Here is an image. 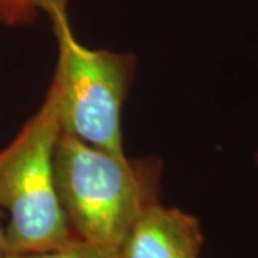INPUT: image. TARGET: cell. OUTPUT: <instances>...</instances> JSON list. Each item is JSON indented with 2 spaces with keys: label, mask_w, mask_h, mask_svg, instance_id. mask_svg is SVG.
<instances>
[{
  "label": "cell",
  "mask_w": 258,
  "mask_h": 258,
  "mask_svg": "<svg viewBox=\"0 0 258 258\" xmlns=\"http://www.w3.org/2000/svg\"><path fill=\"white\" fill-rule=\"evenodd\" d=\"M162 171L159 158L115 155L62 131L56 185L75 237L119 249L141 214L159 203Z\"/></svg>",
  "instance_id": "6da1fadb"
},
{
  "label": "cell",
  "mask_w": 258,
  "mask_h": 258,
  "mask_svg": "<svg viewBox=\"0 0 258 258\" xmlns=\"http://www.w3.org/2000/svg\"><path fill=\"white\" fill-rule=\"evenodd\" d=\"M62 131L59 92L50 83L36 113L0 151V208L9 214L6 254L49 251L75 238L56 185Z\"/></svg>",
  "instance_id": "7a4b0ae2"
},
{
  "label": "cell",
  "mask_w": 258,
  "mask_h": 258,
  "mask_svg": "<svg viewBox=\"0 0 258 258\" xmlns=\"http://www.w3.org/2000/svg\"><path fill=\"white\" fill-rule=\"evenodd\" d=\"M57 42L52 83L60 99L62 129L115 155H126L122 109L135 71V56L83 46L72 32L68 0H42Z\"/></svg>",
  "instance_id": "3957f363"
},
{
  "label": "cell",
  "mask_w": 258,
  "mask_h": 258,
  "mask_svg": "<svg viewBox=\"0 0 258 258\" xmlns=\"http://www.w3.org/2000/svg\"><path fill=\"white\" fill-rule=\"evenodd\" d=\"M200 221L179 208L154 204L141 214L119 247V258H198Z\"/></svg>",
  "instance_id": "277c9868"
},
{
  "label": "cell",
  "mask_w": 258,
  "mask_h": 258,
  "mask_svg": "<svg viewBox=\"0 0 258 258\" xmlns=\"http://www.w3.org/2000/svg\"><path fill=\"white\" fill-rule=\"evenodd\" d=\"M3 258H119V251L106 248L75 237L63 247L40 252L6 254Z\"/></svg>",
  "instance_id": "5b68a950"
},
{
  "label": "cell",
  "mask_w": 258,
  "mask_h": 258,
  "mask_svg": "<svg viewBox=\"0 0 258 258\" xmlns=\"http://www.w3.org/2000/svg\"><path fill=\"white\" fill-rule=\"evenodd\" d=\"M42 0H0V25L15 28L30 25L40 10Z\"/></svg>",
  "instance_id": "8992f818"
},
{
  "label": "cell",
  "mask_w": 258,
  "mask_h": 258,
  "mask_svg": "<svg viewBox=\"0 0 258 258\" xmlns=\"http://www.w3.org/2000/svg\"><path fill=\"white\" fill-rule=\"evenodd\" d=\"M2 210V208H0ZM6 255V240H5V228L2 227L0 222V258H3Z\"/></svg>",
  "instance_id": "52a82bcc"
},
{
  "label": "cell",
  "mask_w": 258,
  "mask_h": 258,
  "mask_svg": "<svg viewBox=\"0 0 258 258\" xmlns=\"http://www.w3.org/2000/svg\"><path fill=\"white\" fill-rule=\"evenodd\" d=\"M257 164H258V154H257Z\"/></svg>",
  "instance_id": "ba28073f"
}]
</instances>
